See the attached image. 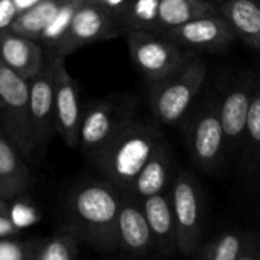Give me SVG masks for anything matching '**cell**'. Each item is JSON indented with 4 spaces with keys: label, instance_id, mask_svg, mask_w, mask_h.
I'll use <instances>...</instances> for the list:
<instances>
[{
    "label": "cell",
    "instance_id": "6da1fadb",
    "mask_svg": "<svg viewBox=\"0 0 260 260\" xmlns=\"http://www.w3.org/2000/svg\"><path fill=\"white\" fill-rule=\"evenodd\" d=\"M162 140L158 124L134 116L119 127L93 162L116 185L128 188Z\"/></svg>",
    "mask_w": 260,
    "mask_h": 260
},
{
    "label": "cell",
    "instance_id": "7a4b0ae2",
    "mask_svg": "<svg viewBox=\"0 0 260 260\" xmlns=\"http://www.w3.org/2000/svg\"><path fill=\"white\" fill-rule=\"evenodd\" d=\"M207 78V66L193 54L181 68L161 81L150 83L149 104L158 122L181 124L191 110Z\"/></svg>",
    "mask_w": 260,
    "mask_h": 260
},
{
    "label": "cell",
    "instance_id": "3957f363",
    "mask_svg": "<svg viewBox=\"0 0 260 260\" xmlns=\"http://www.w3.org/2000/svg\"><path fill=\"white\" fill-rule=\"evenodd\" d=\"M0 121L22 156L34 152L29 128V81L0 61Z\"/></svg>",
    "mask_w": 260,
    "mask_h": 260
},
{
    "label": "cell",
    "instance_id": "277c9868",
    "mask_svg": "<svg viewBox=\"0 0 260 260\" xmlns=\"http://www.w3.org/2000/svg\"><path fill=\"white\" fill-rule=\"evenodd\" d=\"M125 40L130 58L149 83L169 77L194 54L187 52L164 36L147 31H128Z\"/></svg>",
    "mask_w": 260,
    "mask_h": 260
},
{
    "label": "cell",
    "instance_id": "5b68a950",
    "mask_svg": "<svg viewBox=\"0 0 260 260\" xmlns=\"http://www.w3.org/2000/svg\"><path fill=\"white\" fill-rule=\"evenodd\" d=\"M185 138L191 158L201 167L216 166L225 153V138L219 115V96L208 95L190 115Z\"/></svg>",
    "mask_w": 260,
    "mask_h": 260
},
{
    "label": "cell",
    "instance_id": "8992f818",
    "mask_svg": "<svg viewBox=\"0 0 260 260\" xmlns=\"http://www.w3.org/2000/svg\"><path fill=\"white\" fill-rule=\"evenodd\" d=\"M134 109L116 100H98L81 112L78 147L81 153L95 161L119 127L134 118Z\"/></svg>",
    "mask_w": 260,
    "mask_h": 260
},
{
    "label": "cell",
    "instance_id": "52a82bcc",
    "mask_svg": "<svg viewBox=\"0 0 260 260\" xmlns=\"http://www.w3.org/2000/svg\"><path fill=\"white\" fill-rule=\"evenodd\" d=\"M121 34L119 25L107 13L83 0L52 54L66 57L86 45L107 42Z\"/></svg>",
    "mask_w": 260,
    "mask_h": 260
},
{
    "label": "cell",
    "instance_id": "ba28073f",
    "mask_svg": "<svg viewBox=\"0 0 260 260\" xmlns=\"http://www.w3.org/2000/svg\"><path fill=\"white\" fill-rule=\"evenodd\" d=\"M54 77V109L55 132L69 149L78 147V132L81 121V109L78 89L66 69L64 57L54 55L49 58Z\"/></svg>",
    "mask_w": 260,
    "mask_h": 260
},
{
    "label": "cell",
    "instance_id": "9c48e42d",
    "mask_svg": "<svg viewBox=\"0 0 260 260\" xmlns=\"http://www.w3.org/2000/svg\"><path fill=\"white\" fill-rule=\"evenodd\" d=\"M164 37L179 48L188 49L191 52H222L237 40L236 32L220 14L190 20L167 31Z\"/></svg>",
    "mask_w": 260,
    "mask_h": 260
},
{
    "label": "cell",
    "instance_id": "30bf717a",
    "mask_svg": "<svg viewBox=\"0 0 260 260\" xmlns=\"http://www.w3.org/2000/svg\"><path fill=\"white\" fill-rule=\"evenodd\" d=\"M29 128L34 150L45 147L55 132L54 77L51 60L29 80Z\"/></svg>",
    "mask_w": 260,
    "mask_h": 260
},
{
    "label": "cell",
    "instance_id": "8fae6325",
    "mask_svg": "<svg viewBox=\"0 0 260 260\" xmlns=\"http://www.w3.org/2000/svg\"><path fill=\"white\" fill-rule=\"evenodd\" d=\"M254 89V78L237 81L222 98H219V115L225 138V152L243 146L246 118Z\"/></svg>",
    "mask_w": 260,
    "mask_h": 260
},
{
    "label": "cell",
    "instance_id": "7c38bea8",
    "mask_svg": "<svg viewBox=\"0 0 260 260\" xmlns=\"http://www.w3.org/2000/svg\"><path fill=\"white\" fill-rule=\"evenodd\" d=\"M0 61L29 81L40 72L46 60L40 42L5 29L0 31Z\"/></svg>",
    "mask_w": 260,
    "mask_h": 260
},
{
    "label": "cell",
    "instance_id": "4fadbf2b",
    "mask_svg": "<svg viewBox=\"0 0 260 260\" xmlns=\"http://www.w3.org/2000/svg\"><path fill=\"white\" fill-rule=\"evenodd\" d=\"M219 14L230 23L237 39L251 49L260 51V2L258 0H220Z\"/></svg>",
    "mask_w": 260,
    "mask_h": 260
},
{
    "label": "cell",
    "instance_id": "5bb4252c",
    "mask_svg": "<svg viewBox=\"0 0 260 260\" xmlns=\"http://www.w3.org/2000/svg\"><path fill=\"white\" fill-rule=\"evenodd\" d=\"M74 207L78 216L92 225L112 223L119 211L115 193L101 184L83 187L74 199Z\"/></svg>",
    "mask_w": 260,
    "mask_h": 260
},
{
    "label": "cell",
    "instance_id": "9a60e30c",
    "mask_svg": "<svg viewBox=\"0 0 260 260\" xmlns=\"http://www.w3.org/2000/svg\"><path fill=\"white\" fill-rule=\"evenodd\" d=\"M213 14H219L214 0H159L158 34L164 36L190 20Z\"/></svg>",
    "mask_w": 260,
    "mask_h": 260
},
{
    "label": "cell",
    "instance_id": "2e32d148",
    "mask_svg": "<svg viewBox=\"0 0 260 260\" xmlns=\"http://www.w3.org/2000/svg\"><path fill=\"white\" fill-rule=\"evenodd\" d=\"M170 170V150L167 146L166 138L158 144L152 156L147 159V162L143 166L137 178L134 179L132 188L138 196L149 198L153 194H158L164 190L169 178Z\"/></svg>",
    "mask_w": 260,
    "mask_h": 260
},
{
    "label": "cell",
    "instance_id": "e0dca14e",
    "mask_svg": "<svg viewBox=\"0 0 260 260\" xmlns=\"http://www.w3.org/2000/svg\"><path fill=\"white\" fill-rule=\"evenodd\" d=\"M22 155L5 134L0 132V198H10L29 184V170Z\"/></svg>",
    "mask_w": 260,
    "mask_h": 260
},
{
    "label": "cell",
    "instance_id": "ac0fdd59",
    "mask_svg": "<svg viewBox=\"0 0 260 260\" xmlns=\"http://www.w3.org/2000/svg\"><path fill=\"white\" fill-rule=\"evenodd\" d=\"M64 2L66 0H37L36 4L20 11L10 29L39 42L40 36Z\"/></svg>",
    "mask_w": 260,
    "mask_h": 260
},
{
    "label": "cell",
    "instance_id": "d6986e66",
    "mask_svg": "<svg viewBox=\"0 0 260 260\" xmlns=\"http://www.w3.org/2000/svg\"><path fill=\"white\" fill-rule=\"evenodd\" d=\"M118 230L122 242L132 251H141L150 242V228L143 211L125 205L118 211Z\"/></svg>",
    "mask_w": 260,
    "mask_h": 260
},
{
    "label": "cell",
    "instance_id": "ffe728a7",
    "mask_svg": "<svg viewBox=\"0 0 260 260\" xmlns=\"http://www.w3.org/2000/svg\"><path fill=\"white\" fill-rule=\"evenodd\" d=\"M159 0H128L119 20L121 32L147 31L158 34Z\"/></svg>",
    "mask_w": 260,
    "mask_h": 260
},
{
    "label": "cell",
    "instance_id": "44dd1931",
    "mask_svg": "<svg viewBox=\"0 0 260 260\" xmlns=\"http://www.w3.org/2000/svg\"><path fill=\"white\" fill-rule=\"evenodd\" d=\"M173 208L178 225L182 230H191L198 222V193L191 178L181 173L173 187Z\"/></svg>",
    "mask_w": 260,
    "mask_h": 260
},
{
    "label": "cell",
    "instance_id": "7402d4cb",
    "mask_svg": "<svg viewBox=\"0 0 260 260\" xmlns=\"http://www.w3.org/2000/svg\"><path fill=\"white\" fill-rule=\"evenodd\" d=\"M242 149L245 150L248 159L252 161L260 158V83L257 78H254V89L251 95Z\"/></svg>",
    "mask_w": 260,
    "mask_h": 260
},
{
    "label": "cell",
    "instance_id": "603a6c76",
    "mask_svg": "<svg viewBox=\"0 0 260 260\" xmlns=\"http://www.w3.org/2000/svg\"><path fill=\"white\" fill-rule=\"evenodd\" d=\"M144 216L147 219L150 233L156 234L158 237H164L172 231L173 214L169 199L161 193L144 198Z\"/></svg>",
    "mask_w": 260,
    "mask_h": 260
},
{
    "label": "cell",
    "instance_id": "cb8c5ba5",
    "mask_svg": "<svg viewBox=\"0 0 260 260\" xmlns=\"http://www.w3.org/2000/svg\"><path fill=\"white\" fill-rule=\"evenodd\" d=\"M81 2L83 0H66V2L61 5V8L57 11V14L54 16V19L51 20L48 28L43 31V34L39 39L42 46H45L54 52V49L60 43L61 37L64 36L66 29L69 28L71 20Z\"/></svg>",
    "mask_w": 260,
    "mask_h": 260
},
{
    "label": "cell",
    "instance_id": "d4e9b609",
    "mask_svg": "<svg viewBox=\"0 0 260 260\" xmlns=\"http://www.w3.org/2000/svg\"><path fill=\"white\" fill-rule=\"evenodd\" d=\"M20 11L17 0H0V31L10 29Z\"/></svg>",
    "mask_w": 260,
    "mask_h": 260
},
{
    "label": "cell",
    "instance_id": "484cf974",
    "mask_svg": "<svg viewBox=\"0 0 260 260\" xmlns=\"http://www.w3.org/2000/svg\"><path fill=\"white\" fill-rule=\"evenodd\" d=\"M86 2L98 7L104 13H107L119 25V20L122 17V13H124V10L127 7L128 0H86Z\"/></svg>",
    "mask_w": 260,
    "mask_h": 260
},
{
    "label": "cell",
    "instance_id": "4316f807",
    "mask_svg": "<svg viewBox=\"0 0 260 260\" xmlns=\"http://www.w3.org/2000/svg\"><path fill=\"white\" fill-rule=\"evenodd\" d=\"M239 252V240L234 236H225L216 249L214 260H236Z\"/></svg>",
    "mask_w": 260,
    "mask_h": 260
},
{
    "label": "cell",
    "instance_id": "83f0119b",
    "mask_svg": "<svg viewBox=\"0 0 260 260\" xmlns=\"http://www.w3.org/2000/svg\"><path fill=\"white\" fill-rule=\"evenodd\" d=\"M42 260H72L71 249L66 245V242H63V240H54L43 251Z\"/></svg>",
    "mask_w": 260,
    "mask_h": 260
},
{
    "label": "cell",
    "instance_id": "f1b7e54d",
    "mask_svg": "<svg viewBox=\"0 0 260 260\" xmlns=\"http://www.w3.org/2000/svg\"><path fill=\"white\" fill-rule=\"evenodd\" d=\"M16 223L5 217V216H0V237H4V236H8V234H13L16 231Z\"/></svg>",
    "mask_w": 260,
    "mask_h": 260
},
{
    "label": "cell",
    "instance_id": "f546056e",
    "mask_svg": "<svg viewBox=\"0 0 260 260\" xmlns=\"http://www.w3.org/2000/svg\"><path fill=\"white\" fill-rule=\"evenodd\" d=\"M0 248H2V251H0V260H14L16 249L10 246H0Z\"/></svg>",
    "mask_w": 260,
    "mask_h": 260
},
{
    "label": "cell",
    "instance_id": "4dcf8cb0",
    "mask_svg": "<svg viewBox=\"0 0 260 260\" xmlns=\"http://www.w3.org/2000/svg\"><path fill=\"white\" fill-rule=\"evenodd\" d=\"M2 208H4V205H0V213H2Z\"/></svg>",
    "mask_w": 260,
    "mask_h": 260
},
{
    "label": "cell",
    "instance_id": "1f68e13d",
    "mask_svg": "<svg viewBox=\"0 0 260 260\" xmlns=\"http://www.w3.org/2000/svg\"><path fill=\"white\" fill-rule=\"evenodd\" d=\"M242 260H251V258H242Z\"/></svg>",
    "mask_w": 260,
    "mask_h": 260
},
{
    "label": "cell",
    "instance_id": "d6a6232c",
    "mask_svg": "<svg viewBox=\"0 0 260 260\" xmlns=\"http://www.w3.org/2000/svg\"><path fill=\"white\" fill-rule=\"evenodd\" d=\"M257 80H258V83H260V77H258V78H257Z\"/></svg>",
    "mask_w": 260,
    "mask_h": 260
},
{
    "label": "cell",
    "instance_id": "836d02e7",
    "mask_svg": "<svg viewBox=\"0 0 260 260\" xmlns=\"http://www.w3.org/2000/svg\"><path fill=\"white\" fill-rule=\"evenodd\" d=\"M258 2H260V0H258Z\"/></svg>",
    "mask_w": 260,
    "mask_h": 260
}]
</instances>
